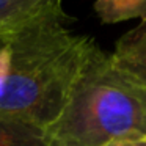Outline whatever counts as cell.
<instances>
[{"label":"cell","mask_w":146,"mask_h":146,"mask_svg":"<svg viewBox=\"0 0 146 146\" xmlns=\"http://www.w3.org/2000/svg\"><path fill=\"white\" fill-rule=\"evenodd\" d=\"M66 21H44L7 38L0 49V115L44 130L58 118L99 47L72 33Z\"/></svg>","instance_id":"cell-1"},{"label":"cell","mask_w":146,"mask_h":146,"mask_svg":"<svg viewBox=\"0 0 146 146\" xmlns=\"http://www.w3.org/2000/svg\"><path fill=\"white\" fill-rule=\"evenodd\" d=\"M146 135V86L94 50L58 118L46 129L47 146H105Z\"/></svg>","instance_id":"cell-2"},{"label":"cell","mask_w":146,"mask_h":146,"mask_svg":"<svg viewBox=\"0 0 146 146\" xmlns=\"http://www.w3.org/2000/svg\"><path fill=\"white\" fill-rule=\"evenodd\" d=\"M52 19H69L60 0H0L2 38Z\"/></svg>","instance_id":"cell-3"},{"label":"cell","mask_w":146,"mask_h":146,"mask_svg":"<svg viewBox=\"0 0 146 146\" xmlns=\"http://www.w3.org/2000/svg\"><path fill=\"white\" fill-rule=\"evenodd\" d=\"M110 58L118 69L146 86V21L118 39Z\"/></svg>","instance_id":"cell-4"},{"label":"cell","mask_w":146,"mask_h":146,"mask_svg":"<svg viewBox=\"0 0 146 146\" xmlns=\"http://www.w3.org/2000/svg\"><path fill=\"white\" fill-rule=\"evenodd\" d=\"M0 146H47L46 130L27 121L0 115Z\"/></svg>","instance_id":"cell-5"},{"label":"cell","mask_w":146,"mask_h":146,"mask_svg":"<svg viewBox=\"0 0 146 146\" xmlns=\"http://www.w3.org/2000/svg\"><path fill=\"white\" fill-rule=\"evenodd\" d=\"M93 8L102 24H118L130 19L146 21V0H98Z\"/></svg>","instance_id":"cell-6"},{"label":"cell","mask_w":146,"mask_h":146,"mask_svg":"<svg viewBox=\"0 0 146 146\" xmlns=\"http://www.w3.org/2000/svg\"><path fill=\"white\" fill-rule=\"evenodd\" d=\"M105 146H146V135L119 138V140H115V141L108 143Z\"/></svg>","instance_id":"cell-7"},{"label":"cell","mask_w":146,"mask_h":146,"mask_svg":"<svg viewBox=\"0 0 146 146\" xmlns=\"http://www.w3.org/2000/svg\"><path fill=\"white\" fill-rule=\"evenodd\" d=\"M5 42H7V38H2V36H0V49L5 46Z\"/></svg>","instance_id":"cell-8"}]
</instances>
